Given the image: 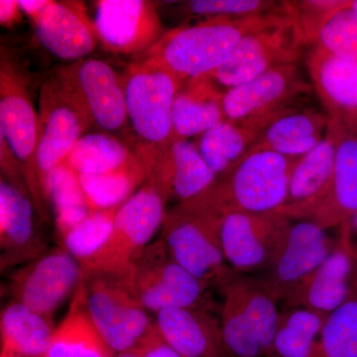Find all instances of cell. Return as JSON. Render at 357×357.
Returning <instances> with one entry per match:
<instances>
[{"mask_svg": "<svg viewBox=\"0 0 357 357\" xmlns=\"http://www.w3.org/2000/svg\"><path fill=\"white\" fill-rule=\"evenodd\" d=\"M130 136L126 144L139 160L146 183L173 196V105L183 86L167 70L133 62L123 75Z\"/></svg>", "mask_w": 357, "mask_h": 357, "instance_id": "1", "label": "cell"}, {"mask_svg": "<svg viewBox=\"0 0 357 357\" xmlns=\"http://www.w3.org/2000/svg\"><path fill=\"white\" fill-rule=\"evenodd\" d=\"M285 4V2H284ZM248 18L215 17L169 30L134 62L167 70L183 84L206 77L225 64L239 42L282 13Z\"/></svg>", "mask_w": 357, "mask_h": 357, "instance_id": "2", "label": "cell"}, {"mask_svg": "<svg viewBox=\"0 0 357 357\" xmlns=\"http://www.w3.org/2000/svg\"><path fill=\"white\" fill-rule=\"evenodd\" d=\"M298 159L270 151L244 155L215 184L192 199L220 218L229 211L276 213L287 199L291 173Z\"/></svg>", "mask_w": 357, "mask_h": 357, "instance_id": "3", "label": "cell"}, {"mask_svg": "<svg viewBox=\"0 0 357 357\" xmlns=\"http://www.w3.org/2000/svg\"><path fill=\"white\" fill-rule=\"evenodd\" d=\"M0 138L13 153L24 178L37 215L48 220V199L40 183L37 166L39 116L20 70L1 54L0 63Z\"/></svg>", "mask_w": 357, "mask_h": 357, "instance_id": "4", "label": "cell"}, {"mask_svg": "<svg viewBox=\"0 0 357 357\" xmlns=\"http://www.w3.org/2000/svg\"><path fill=\"white\" fill-rule=\"evenodd\" d=\"M220 220L192 202H181L166 211L160 236L174 261L211 287L236 276L220 248Z\"/></svg>", "mask_w": 357, "mask_h": 357, "instance_id": "5", "label": "cell"}, {"mask_svg": "<svg viewBox=\"0 0 357 357\" xmlns=\"http://www.w3.org/2000/svg\"><path fill=\"white\" fill-rule=\"evenodd\" d=\"M166 203L158 190L145 183L119 206L109 241L84 274L123 279L162 229Z\"/></svg>", "mask_w": 357, "mask_h": 357, "instance_id": "6", "label": "cell"}, {"mask_svg": "<svg viewBox=\"0 0 357 357\" xmlns=\"http://www.w3.org/2000/svg\"><path fill=\"white\" fill-rule=\"evenodd\" d=\"M303 45L297 23L286 6V13L246 35L225 64L206 77L225 93L269 70L296 64Z\"/></svg>", "mask_w": 357, "mask_h": 357, "instance_id": "7", "label": "cell"}, {"mask_svg": "<svg viewBox=\"0 0 357 357\" xmlns=\"http://www.w3.org/2000/svg\"><path fill=\"white\" fill-rule=\"evenodd\" d=\"M122 280L148 312L167 309H206L211 285L195 278L174 261L162 239L147 246Z\"/></svg>", "mask_w": 357, "mask_h": 357, "instance_id": "8", "label": "cell"}, {"mask_svg": "<svg viewBox=\"0 0 357 357\" xmlns=\"http://www.w3.org/2000/svg\"><path fill=\"white\" fill-rule=\"evenodd\" d=\"M312 89L297 65L276 68L227 91L222 96L225 119L261 134L280 115L298 107Z\"/></svg>", "mask_w": 357, "mask_h": 357, "instance_id": "9", "label": "cell"}, {"mask_svg": "<svg viewBox=\"0 0 357 357\" xmlns=\"http://www.w3.org/2000/svg\"><path fill=\"white\" fill-rule=\"evenodd\" d=\"M38 116L37 166L40 183L49 202V175L64 163L93 123L77 96L56 75L45 82L40 91Z\"/></svg>", "mask_w": 357, "mask_h": 357, "instance_id": "10", "label": "cell"}, {"mask_svg": "<svg viewBox=\"0 0 357 357\" xmlns=\"http://www.w3.org/2000/svg\"><path fill=\"white\" fill-rule=\"evenodd\" d=\"M84 285L89 318L107 344L115 352L139 345L155 321L124 281L91 274L84 275Z\"/></svg>", "mask_w": 357, "mask_h": 357, "instance_id": "11", "label": "cell"}, {"mask_svg": "<svg viewBox=\"0 0 357 357\" xmlns=\"http://www.w3.org/2000/svg\"><path fill=\"white\" fill-rule=\"evenodd\" d=\"M56 76L74 93L88 112L93 126L103 132L130 136L126 89L121 76L105 61L86 58L60 68Z\"/></svg>", "mask_w": 357, "mask_h": 357, "instance_id": "12", "label": "cell"}, {"mask_svg": "<svg viewBox=\"0 0 357 357\" xmlns=\"http://www.w3.org/2000/svg\"><path fill=\"white\" fill-rule=\"evenodd\" d=\"M84 277L79 263L59 245L17 268L9 277L6 291L11 300L53 318L76 293Z\"/></svg>", "mask_w": 357, "mask_h": 357, "instance_id": "13", "label": "cell"}, {"mask_svg": "<svg viewBox=\"0 0 357 357\" xmlns=\"http://www.w3.org/2000/svg\"><path fill=\"white\" fill-rule=\"evenodd\" d=\"M290 220L276 213L229 211L220 222L218 236L223 256L236 273H248L269 266Z\"/></svg>", "mask_w": 357, "mask_h": 357, "instance_id": "14", "label": "cell"}, {"mask_svg": "<svg viewBox=\"0 0 357 357\" xmlns=\"http://www.w3.org/2000/svg\"><path fill=\"white\" fill-rule=\"evenodd\" d=\"M96 7L98 43L109 53L137 57L166 33L153 1L100 0Z\"/></svg>", "mask_w": 357, "mask_h": 357, "instance_id": "15", "label": "cell"}, {"mask_svg": "<svg viewBox=\"0 0 357 357\" xmlns=\"http://www.w3.org/2000/svg\"><path fill=\"white\" fill-rule=\"evenodd\" d=\"M333 248L326 229L312 220L290 225L280 248L267 267L263 285L277 300L288 294L321 264Z\"/></svg>", "mask_w": 357, "mask_h": 357, "instance_id": "16", "label": "cell"}, {"mask_svg": "<svg viewBox=\"0 0 357 357\" xmlns=\"http://www.w3.org/2000/svg\"><path fill=\"white\" fill-rule=\"evenodd\" d=\"M344 128L342 122L328 117L324 139L296 162L289 182L287 199L276 213L288 220H309L312 218L330 189L338 141Z\"/></svg>", "mask_w": 357, "mask_h": 357, "instance_id": "17", "label": "cell"}, {"mask_svg": "<svg viewBox=\"0 0 357 357\" xmlns=\"http://www.w3.org/2000/svg\"><path fill=\"white\" fill-rule=\"evenodd\" d=\"M342 236L325 261L284 299L289 307H307L328 316L347 301L357 257L351 245L349 222L342 223Z\"/></svg>", "mask_w": 357, "mask_h": 357, "instance_id": "18", "label": "cell"}, {"mask_svg": "<svg viewBox=\"0 0 357 357\" xmlns=\"http://www.w3.org/2000/svg\"><path fill=\"white\" fill-rule=\"evenodd\" d=\"M37 211L27 190L0 180V267L22 266L46 252L38 236Z\"/></svg>", "mask_w": 357, "mask_h": 357, "instance_id": "19", "label": "cell"}, {"mask_svg": "<svg viewBox=\"0 0 357 357\" xmlns=\"http://www.w3.org/2000/svg\"><path fill=\"white\" fill-rule=\"evenodd\" d=\"M33 25L39 43L68 62L86 59L100 44L93 20L81 1L50 0Z\"/></svg>", "mask_w": 357, "mask_h": 357, "instance_id": "20", "label": "cell"}, {"mask_svg": "<svg viewBox=\"0 0 357 357\" xmlns=\"http://www.w3.org/2000/svg\"><path fill=\"white\" fill-rule=\"evenodd\" d=\"M307 68L328 116L357 133V61L335 57L314 45Z\"/></svg>", "mask_w": 357, "mask_h": 357, "instance_id": "21", "label": "cell"}, {"mask_svg": "<svg viewBox=\"0 0 357 357\" xmlns=\"http://www.w3.org/2000/svg\"><path fill=\"white\" fill-rule=\"evenodd\" d=\"M154 319L162 337L182 357H231L223 342L220 319L208 310L167 309Z\"/></svg>", "mask_w": 357, "mask_h": 357, "instance_id": "22", "label": "cell"}, {"mask_svg": "<svg viewBox=\"0 0 357 357\" xmlns=\"http://www.w3.org/2000/svg\"><path fill=\"white\" fill-rule=\"evenodd\" d=\"M328 126V114L296 107L270 123L246 154L270 151L289 158H301L318 146Z\"/></svg>", "mask_w": 357, "mask_h": 357, "instance_id": "23", "label": "cell"}, {"mask_svg": "<svg viewBox=\"0 0 357 357\" xmlns=\"http://www.w3.org/2000/svg\"><path fill=\"white\" fill-rule=\"evenodd\" d=\"M356 134L344 128L338 141L330 189L310 218L325 229L349 222L357 213Z\"/></svg>", "mask_w": 357, "mask_h": 357, "instance_id": "24", "label": "cell"}, {"mask_svg": "<svg viewBox=\"0 0 357 357\" xmlns=\"http://www.w3.org/2000/svg\"><path fill=\"white\" fill-rule=\"evenodd\" d=\"M208 77H198L183 84L173 105L176 139L198 137L225 121L222 96Z\"/></svg>", "mask_w": 357, "mask_h": 357, "instance_id": "25", "label": "cell"}, {"mask_svg": "<svg viewBox=\"0 0 357 357\" xmlns=\"http://www.w3.org/2000/svg\"><path fill=\"white\" fill-rule=\"evenodd\" d=\"M115 354L89 318L83 280L42 357H114Z\"/></svg>", "mask_w": 357, "mask_h": 357, "instance_id": "26", "label": "cell"}, {"mask_svg": "<svg viewBox=\"0 0 357 357\" xmlns=\"http://www.w3.org/2000/svg\"><path fill=\"white\" fill-rule=\"evenodd\" d=\"M55 330L53 318L39 314L17 301H9L0 316L1 349L24 357H42Z\"/></svg>", "mask_w": 357, "mask_h": 357, "instance_id": "27", "label": "cell"}, {"mask_svg": "<svg viewBox=\"0 0 357 357\" xmlns=\"http://www.w3.org/2000/svg\"><path fill=\"white\" fill-rule=\"evenodd\" d=\"M64 164L77 175H96L142 166L123 140L107 132L84 134Z\"/></svg>", "mask_w": 357, "mask_h": 357, "instance_id": "28", "label": "cell"}, {"mask_svg": "<svg viewBox=\"0 0 357 357\" xmlns=\"http://www.w3.org/2000/svg\"><path fill=\"white\" fill-rule=\"evenodd\" d=\"M260 133L229 121H222L198 136L196 145L213 173L220 177L243 158Z\"/></svg>", "mask_w": 357, "mask_h": 357, "instance_id": "29", "label": "cell"}, {"mask_svg": "<svg viewBox=\"0 0 357 357\" xmlns=\"http://www.w3.org/2000/svg\"><path fill=\"white\" fill-rule=\"evenodd\" d=\"M236 277L220 287L222 303L220 323L223 342L231 357H269L244 311Z\"/></svg>", "mask_w": 357, "mask_h": 357, "instance_id": "30", "label": "cell"}, {"mask_svg": "<svg viewBox=\"0 0 357 357\" xmlns=\"http://www.w3.org/2000/svg\"><path fill=\"white\" fill-rule=\"evenodd\" d=\"M47 195L59 239L93 213L84 196L79 175L64 163L49 175Z\"/></svg>", "mask_w": 357, "mask_h": 357, "instance_id": "31", "label": "cell"}, {"mask_svg": "<svg viewBox=\"0 0 357 357\" xmlns=\"http://www.w3.org/2000/svg\"><path fill=\"white\" fill-rule=\"evenodd\" d=\"M326 317L303 307H292L281 314L273 357H312Z\"/></svg>", "mask_w": 357, "mask_h": 357, "instance_id": "32", "label": "cell"}, {"mask_svg": "<svg viewBox=\"0 0 357 357\" xmlns=\"http://www.w3.org/2000/svg\"><path fill=\"white\" fill-rule=\"evenodd\" d=\"M312 357H357V268L351 293L326 317Z\"/></svg>", "mask_w": 357, "mask_h": 357, "instance_id": "33", "label": "cell"}, {"mask_svg": "<svg viewBox=\"0 0 357 357\" xmlns=\"http://www.w3.org/2000/svg\"><path fill=\"white\" fill-rule=\"evenodd\" d=\"M79 178L91 211L119 208L147 180L142 166Z\"/></svg>", "mask_w": 357, "mask_h": 357, "instance_id": "34", "label": "cell"}, {"mask_svg": "<svg viewBox=\"0 0 357 357\" xmlns=\"http://www.w3.org/2000/svg\"><path fill=\"white\" fill-rule=\"evenodd\" d=\"M172 163L173 195L180 199V203L203 194L218 180V176L204 161L192 141L175 140Z\"/></svg>", "mask_w": 357, "mask_h": 357, "instance_id": "35", "label": "cell"}, {"mask_svg": "<svg viewBox=\"0 0 357 357\" xmlns=\"http://www.w3.org/2000/svg\"><path fill=\"white\" fill-rule=\"evenodd\" d=\"M119 208L93 211L60 239V246L79 263L84 272L109 241Z\"/></svg>", "mask_w": 357, "mask_h": 357, "instance_id": "36", "label": "cell"}, {"mask_svg": "<svg viewBox=\"0 0 357 357\" xmlns=\"http://www.w3.org/2000/svg\"><path fill=\"white\" fill-rule=\"evenodd\" d=\"M180 11L204 20L215 17L248 18L283 10L284 1L270 0H191L180 2Z\"/></svg>", "mask_w": 357, "mask_h": 357, "instance_id": "37", "label": "cell"}, {"mask_svg": "<svg viewBox=\"0 0 357 357\" xmlns=\"http://www.w3.org/2000/svg\"><path fill=\"white\" fill-rule=\"evenodd\" d=\"M314 45L335 57L357 61V11L345 0L323 26Z\"/></svg>", "mask_w": 357, "mask_h": 357, "instance_id": "38", "label": "cell"}, {"mask_svg": "<svg viewBox=\"0 0 357 357\" xmlns=\"http://www.w3.org/2000/svg\"><path fill=\"white\" fill-rule=\"evenodd\" d=\"M285 2L289 13L297 23L305 45H314L323 26L335 11L344 6V0H305Z\"/></svg>", "mask_w": 357, "mask_h": 357, "instance_id": "39", "label": "cell"}, {"mask_svg": "<svg viewBox=\"0 0 357 357\" xmlns=\"http://www.w3.org/2000/svg\"><path fill=\"white\" fill-rule=\"evenodd\" d=\"M140 345L143 357H182L164 340L155 324Z\"/></svg>", "mask_w": 357, "mask_h": 357, "instance_id": "40", "label": "cell"}, {"mask_svg": "<svg viewBox=\"0 0 357 357\" xmlns=\"http://www.w3.org/2000/svg\"><path fill=\"white\" fill-rule=\"evenodd\" d=\"M22 14L18 0L0 1V23L2 27H13L22 20Z\"/></svg>", "mask_w": 357, "mask_h": 357, "instance_id": "41", "label": "cell"}, {"mask_svg": "<svg viewBox=\"0 0 357 357\" xmlns=\"http://www.w3.org/2000/svg\"><path fill=\"white\" fill-rule=\"evenodd\" d=\"M49 2L50 0H18L21 11L26 14L32 22L37 20Z\"/></svg>", "mask_w": 357, "mask_h": 357, "instance_id": "42", "label": "cell"}, {"mask_svg": "<svg viewBox=\"0 0 357 357\" xmlns=\"http://www.w3.org/2000/svg\"><path fill=\"white\" fill-rule=\"evenodd\" d=\"M114 357H143L142 347L139 344L128 351L116 352Z\"/></svg>", "mask_w": 357, "mask_h": 357, "instance_id": "43", "label": "cell"}, {"mask_svg": "<svg viewBox=\"0 0 357 357\" xmlns=\"http://www.w3.org/2000/svg\"><path fill=\"white\" fill-rule=\"evenodd\" d=\"M0 357H24L22 356H20V354H14V352L8 351H2L0 352Z\"/></svg>", "mask_w": 357, "mask_h": 357, "instance_id": "44", "label": "cell"}, {"mask_svg": "<svg viewBox=\"0 0 357 357\" xmlns=\"http://www.w3.org/2000/svg\"><path fill=\"white\" fill-rule=\"evenodd\" d=\"M349 222L351 227H354V229L357 230V213L349 220Z\"/></svg>", "mask_w": 357, "mask_h": 357, "instance_id": "45", "label": "cell"}, {"mask_svg": "<svg viewBox=\"0 0 357 357\" xmlns=\"http://www.w3.org/2000/svg\"><path fill=\"white\" fill-rule=\"evenodd\" d=\"M347 6L349 8L354 9V10L357 11V0H354V1H347Z\"/></svg>", "mask_w": 357, "mask_h": 357, "instance_id": "46", "label": "cell"}]
</instances>
